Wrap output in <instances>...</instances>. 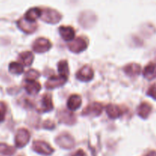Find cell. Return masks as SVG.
Masks as SVG:
<instances>
[{
	"mask_svg": "<svg viewBox=\"0 0 156 156\" xmlns=\"http://www.w3.org/2000/svg\"><path fill=\"white\" fill-rule=\"evenodd\" d=\"M41 19L48 24H57L62 18V15L57 11L46 8L41 10Z\"/></svg>",
	"mask_w": 156,
	"mask_h": 156,
	"instance_id": "obj_1",
	"label": "cell"
},
{
	"mask_svg": "<svg viewBox=\"0 0 156 156\" xmlns=\"http://www.w3.org/2000/svg\"><path fill=\"white\" fill-rule=\"evenodd\" d=\"M68 47L73 53H79L87 48L88 44L83 37H76L69 43Z\"/></svg>",
	"mask_w": 156,
	"mask_h": 156,
	"instance_id": "obj_2",
	"label": "cell"
},
{
	"mask_svg": "<svg viewBox=\"0 0 156 156\" xmlns=\"http://www.w3.org/2000/svg\"><path fill=\"white\" fill-rule=\"evenodd\" d=\"M33 50L37 53H43L48 51L52 47V44L48 39H46L44 37L37 38L36 41L34 42Z\"/></svg>",
	"mask_w": 156,
	"mask_h": 156,
	"instance_id": "obj_3",
	"label": "cell"
},
{
	"mask_svg": "<svg viewBox=\"0 0 156 156\" xmlns=\"http://www.w3.org/2000/svg\"><path fill=\"white\" fill-rule=\"evenodd\" d=\"M30 138V133L27 129H24V128L18 129L15 139V146L18 148L24 147L28 143Z\"/></svg>",
	"mask_w": 156,
	"mask_h": 156,
	"instance_id": "obj_4",
	"label": "cell"
},
{
	"mask_svg": "<svg viewBox=\"0 0 156 156\" xmlns=\"http://www.w3.org/2000/svg\"><path fill=\"white\" fill-rule=\"evenodd\" d=\"M33 150L37 153L44 155H50L53 152V149L48 144L44 141H35L33 143Z\"/></svg>",
	"mask_w": 156,
	"mask_h": 156,
	"instance_id": "obj_5",
	"label": "cell"
},
{
	"mask_svg": "<svg viewBox=\"0 0 156 156\" xmlns=\"http://www.w3.org/2000/svg\"><path fill=\"white\" fill-rule=\"evenodd\" d=\"M56 143L62 149H69L74 146L75 140L69 134H62L56 137Z\"/></svg>",
	"mask_w": 156,
	"mask_h": 156,
	"instance_id": "obj_6",
	"label": "cell"
},
{
	"mask_svg": "<svg viewBox=\"0 0 156 156\" xmlns=\"http://www.w3.org/2000/svg\"><path fill=\"white\" fill-rule=\"evenodd\" d=\"M94 77V71L89 66L86 65L78 71L76 78L82 82H88Z\"/></svg>",
	"mask_w": 156,
	"mask_h": 156,
	"instance_id": "obj_7",
	"label": "cell"
},
{
	"mask_svg": "<svg viewBox=\"0 0 156 156\" xmlns=\"http://www.w3.org/2000/svg\"><path fill=\"white\" fill-rule=\"evenodd\" d=\"M67 82V79L61 76H53L49 78L46 82L45 86L47 89H54V88L61 87Z\"/></svg>",
	"mask_w": 156,
	"mask_h": 156,
	"instance_id": "obj_8",
	"label": "cell"
},
{
	"mask_svg": "<svg viewBox=\"0 0 156 156\" xmlns=\"http://www.w3.org/2000/svg\"><path fill=\"white\" fill-rule=\"evenodd\" d=\"M103 111V106L100 103H92L85 108L82 114L85 116H99Z\"/></svg>",
	"mask_w": 156,
	"mask_h": 156,
	"instance_id": "obj_9",
	"label": "cell"
},
{
	"mask_svg": "<svg viewBox=\"0 0 156 156\" xmlns=\"http://www.w3.org/2000/svg\"><path fill=\"white\" fill-rule=\"evenodd\" d=\"M18 28L21 29L22 31L26 34H31L34 32L37 28V25L36 23H31L26 21L24 18H21L17 22Z\"/></svg>",
	"mask_w": 156,
	"mask_h": 156,
	"instance_id": "obj_10",
	"label": "cell"
},
{
	"mask_svg": "<svg viewBox=\"0 0 156 156\" xmlns=\"http://www.w3.org/2000/svg\"><path fill=\"white\" fill-rule=\"evenodd\" d=\"M59 34L62 38L66 41H71L75 38V30L70 26H61L59 28Z\"/></svg>",
	"mask_w": 156,
	"mask_h": 156,
	"instance_id": "obj_11",
	"label": "cell"
},
{
	"mask_svg": "<svg viewBox=\"0 0 156 156\" xmlns=\"http://www.w3.org/2000/svg\"><path fill=\"white\" fill-rule=\"evenodd\" d=\"M53 108V104L52 101L51 96L49 94H44L42 97V100H41V108L38 109L40 112L45 113L48 112V111H52Z\"/></svg>",
	"mask_w": 156,
	"mask_h": 156,
	"instance_id": "obj_12",
	"label": "cell"
},
{
	"mask_svg": "<svg viewBox=\"0 0 156 156\" xmlns=\"http://www.w3.org/2000/svg\"><path fill=\"white\" fill-rule=\"evenodd\" d=\"M24 89L28 94H37L41 89V85L37 81H25L24 82Z\"/></svg>",
	"mask_w": 156,
	"mask_h": 156,
	"instance_id": "obj_13",
	"label": "cell"
},
{
	"mask_svg": "<svg viewBox=\"0 0 156 156\" xmlns=\"http://www.w3.org/2000/svg\"><path fill=\"white\" fill-rule=\"evenodd\" d=\"M82 105V98L78 94H73L70 96L67 101V107L69 111H75L79 109Z\"/></svg>",
	"mask_w": 156,
	"mask_h": 156,
	"instance_id": "obj_14",
	"label": "cell"
},
{
	"mask_svg": "<svg viewBox=\"0 0 156 156\" xmlns=\"http://www.w3.org/2000/svg\"><path fill=\"white\" fill-rule=\"evenodd\" d=\"M41 16V9L39 8H32L29 9L24 15V19L29 22L34 23L38 18Z\"/></svg>",
	"mask_w": 156,
	"mask_h": 156,
	"instance_id": "obj_15",
	"label": "cell"
},
{
	"mask_svg": "<svg viewBox=\"0 0 156 156\" xmlns=\"http://www.w3.org/2000/svg\"><path fill=\"white\" fill-rule=\"evenodd\" d=\"M106 112L108 117L111 119L118 118L122 114V111L120 107L116 105H111V104L106 107Z\"/></svg>",
	"mask_w": 156,
	"mask_h": 156,
	"instance_id": "obj_16",
	"label": "cell"
},
{
	"mask_svg": "<svg viewBox=\"0 0 156 156\" xmlns=\"http://www.w3.org/2000/svg\"><path fill=\"white\" fill-rule=\"evenodd\" d=\"M123 71L127 76H135L140 74L141 72V67L137 63H130L123 68Z\"/></svg>",
	"mask_w": 156,
	"mask_h": 156,
	"instance_id": "obj_17",
	"label": "cell"
},
{
	"mask_svg": "<svg viewBox=\"0 0 156 156\" xmlns=\"http://www.w3.org/2000/svg\"><path fill=\"white\" fill-rule=\"evenodd\" d=\"M152 111V106L149 103H142L137 109V114L140 117L146 119Z\"/></svg>",
	"mask_w": 156,
	"mask_h": 156,
	"instance_id": "obj_18",
	"label": "cell"
},
{
	"mask_svg": "<svg viewBox=\"0 0 156 156\" xmlns=\"http://www.w3.org/2000/svg\"><path fill=\"white\" fill-rule=\"evenodd\" d=\"M34 56V54L30 51H25L20 53L19 59L21 61V64H23L25 66H29L33 62Z\"/></svg>",
	"mask_w": 156,
	"mask_h": 156,
	"instance_id": "obj_19",
	"label": "cell"
},
{
	"mask_svg": "<svg viewBox=\"0 0 156 156\" xmlns=\"http://www.w3.org/2000/svg\"><path fill=\"white\" fill-rule=\"evenodd\" d=\"M143 76L149 80L153 79L156 76V64L151 62L146 66L143 70Z\"/></svg>",
	"mask_w": 156,
	"mask_h": 156,
	"instance_id": "obj_20",
	"label": "cell"
},
{
	"mask_svg": "<svg viewBox=\"0 0 156 156\" xmlns=\"http://www.w3.org/2000/svg\"><path fill=\"white\" fill-rule=\"evenodd\" d=\"M58 71H59V76L68 79L69 75V69L67 60H61L58 63Z\"/></svg>",
	"mask_w": 156,
	"mask_h": 156,
	"instance_id": "obj_21",
	"label": "cell"
},
{
	"mask_svg": "<svg viewBox=\"0 0 156 156\" xmlns=\"http://www.w3.org/2000/svg\"><path fill=\"white\" fill-rule=\"evenodd\" d=\"M59 118L60 119L62 123H65L66 124L71 125L72 123H74L76 121V119L73 114H72L70 112L68 111H62L59 114Z\"/></svg>",
	"mask_w": 156,
	"mask_h": 156,
	"instance_id": "obj_22",
	"label": "cell"
},
{
	"mask_svg": "<svg viewBox=\"0 0 156 156\" xmlns=\"http://www.w3.org/2000/svg\"><path fill=\"white\" fill-rule=\"evenodd\" d=\"M9 70L12 74L21 75L24 72V66L21 63L18 62H12L9 64Z\"/></svg>",
	"mask_w": 156,
	"mask_h": 156,
	"instance_id": "obj_23",
	"label": "cell"
},
{
	"mask_svg": "<svg viewBox=\"0 0 156 156\" xmlns=\"http://www.w3.org/2000/svg\"><path fill=\"white\" fill-rule=\"evenodd\" d=\"M15 148L5 144V143H0V154H2V155H5L11 156L13 155V154H15Z\"/></svg>",
	"mask_w": 156,
	"mask_h": 156,
	"instance_id": "obj_24",
	"label": "cell"
},
{
	"mask_svg": "<svg viewBox=\"0 0 156 156\" xmlns=\"http://www.w3.org/2000/svg\"><path fill=\"white\" fill-rule=\"evenodd\" d=\"M41 74L38 71L35 69H30L24 75L25 81H36L37 79L40 77Z\"/></svg>",
	"mask_w": 156,
	"mask_h": 156,
	"instance_id": "obj_25",
	"label": "cell"
},
{
	"mask_svg": "<svg viewBox=\"0 0 156 156\" xmlns=\"http://www.w3.org/2000/svg\"><path fill=\"white\" fill-rule=\"evenodd\" d=\"M86 21H88V23L90 24H94V21H95V18L94 16L91 17V13H83L80 17V19H79V21L82 24V25L83 26L85 24V23L86 22Z\"/></svg>",
	"mask_w": 156,
	"mask_h": 156,
	"instance_id": "obj_26",
	"label": "cell"
},
{
	"mask_svg": "<svg viewBox=\"0 0 156 156\" xmlns=\"http://www.w3.org/2000/svg\"><path fill=\"white\" fill-rule=\"evenodd\" d=\"M6 112H7V107L6 105L2 101H0V123L2 122L5 118Z\"/></svg>",
	"mask_w": 156,
	"mask_h": 156,
	"instance_id": "obj_27",
	"label": "cell"
},
{
	"mask_svg": "<svg viewBox=\"0 0 156 156\" xmlns=\"http://www.w3.org/2000/svg\"><path fill=\"white\" fill-rule=\"evenodd\" d=\"M147 94L149 96H151L154 99H156V84L152 85L148 90Z\"/></svg>",
	"mask_w": 156,
	"mask_h": 156,
	"instance_id": "obj_28",
	"label": "cell"
},
{
	"mask_svg": "<svg viewBox=\"0 0 156 156\" xmlns=\"http://www.w3.org/2000/svg\"><path fill=\"white\" fill-rule=\"evenodd\" d=\"M44 126L46 128V129H53V128L55 126V125L52 121H50V120H47V121L44 122Z\"/></svg>",
	"mask_w": 156,
	"mask_h": 156,
	"instance_id": "obj_29",
	"label": "cell"
},
{
	"mask_svg": "<svg viewBox=\"0 0 156 156\" xmlns=\"http://www.w3.org/2000/svg\"><path fill=\"white\" fill-rule=\"evenodd\" d=\"M72 156H86V154H85V152L82 149H79Z\"/></svg>",
	"mask_w": 156,
	"mask_h": 156,
	"instance_id": "obj_30",
	"label": "cell"
},
{
	"mask_svg": "<svg viewBox=\"0 0 156 156\" xmlns=\"http://www.w3.org/2000/svg\"><path fill=\"white\" fill-rule=\"evenodd\" d=\"M146 156H156V152H149Z\"/></svg>",
	"mask_w": 156,
	"mask_h": 156,
	"instance_id": "obj_31",
	"label": "cell"
}]
</instances>
